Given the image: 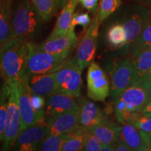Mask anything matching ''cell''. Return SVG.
<instances>
[{"mask_svg": "<svg viewBox=\"0 0 151 151\" xmlns=\"http://www.w3.org/2000/svg\"><path fill=\"white\" fill-rule=\"evenodd\" d=\"M79 106V125L85 129L91 130L105 119L102 111L93 101L84 100Z\"/></svg>", "mask_w": 151, "mask_h": 151, "instance_id": "ac0fdd59", "label": "cell"}, {"mask_svg": "<svg viewBox=\"0 0 151 151\" xmlns=\"http://www.w3.org/2000/svg\"><path fill=\"white\" fill-rule=\"evenodd\" d=\"M91 23L90 16L88 13H77L74 14L72 20V26L80 25L83 28L88 27Z\"/></svg>", "mask_w": 151, "mask_h": 151, "instance_id": "1f68e13d", "label": "cell"}, {"mask_svg": "<svg viewBox=\"0 0 151 151\" xmlns=\"http://www.w3.org/2000/svg\"><path fill=\"white\" fill-rule=\"evenodd\" d=\"M82 71L76 58H68L55 71L58 92L74 98L80 97L83 84Z\"/></svg>", "mask_w": 151, "mask_h": 151, "instance_id": "277c9868", "label": "cell"}, {"mask_svg": "<svg viewBox=\"0 0 151 151\" xmlns=\"http://www.w3.org/2000/svg\"><path fill=\"white\" fill-rule=\"evenodd\" d=\"M89 130L78 126L72 132L65 134L68 139L63 145L62 151H80L85 146L87 134Z\"/></svg>", "mask_w": 151, "mask_h": 151, "instance_id": "cb8c5ba5", "label": "cell"}, {"mask_svg": "<svg viewBox=\"0 0 151 151\" xmlns=\"http://www.w3.org/2000/svg\"><path fill=\"white\" fill-rule=\"evenodd\" d=\"M150 16V9L142 4L131 9L122 23L127 37L124 47L129 48L132 43L140 34Z\"/></svg>", "mask_w": 151, "mask_h": 151, "instance_id": "ba28073f", "label": "cell"}, {"mask_svg": "<svg viewBox=\"0 0 151 151\" xmlns=\"http://www.w3.org/2000/svg\"><path fill=\"white\" fill-rule=\"evenodd\" d=\"M120 129L121 126L104 119L90 131L99 139L102 144H112L118 139Z\"/></svg>", "mask_w": 151, "mask_h": 151, "instance_id": "ffe728a7", "label": "cell"}, {"mask_svg": "<svg viewBox=\"0 0 151 151\" xmlns=\"http://www.w3.org/2000/svg\"><path fill=\"white\" fill-rule=\"evenodd\" d=\"M142 4H144L147 6H151V0H140Z\"/></svg>", "mask_w": 151, "mask_h": 151, "instance_id": "f35d334b", "label": "cell"}, {"mask_svg": "<svg viewBox=\"0 0 151 151\" xmlns=\"http://www.w3.org/2000/svg\"><path fill=\"white\" fill-rule=\"evenodd\" d=\"M141 84L143 85L148 89L151 90V68L147 74L145 76L144 78L143 79Z\"/></svg>", "mask_w": 151, "mask_h": 151, "instance_id": "e575fe53", "label": "cell"}, {"mask_svg": "<svg viewBox=\"0 0 151 151\" xmlns=\"http://www.w3.org/2000/svg\"><path fill=\"white\" fill-rule=\"evenodd\" d=\"M141 113L146 115V116H151V100H150L148 103L145 106V107L141 111Z\"/></svg>", "mask_w": 151, "mask_h": 151, "instance_id": "d590c367", "label": "cell"}, {"mask_svg": "<svg viewBox=\"0 0 151 151\" xmlns=\"http://www.w3.org/2000/svg\"><path fill=\"white\" fill-rule=\"evenodd\" d=\"M110 95L115 98L131 85L133 67L131 60H122L114 65L111 73Z\"/></svg>", "mask_w": 151, "mask_h": 151, "instance_id": "8fae6325", "label": "cell"}, {"mask_svg": "<svg viewBox=\"0 0 151 151\" xmlns=\"http://www.w3.org/2000/svg\"><path fill=\"white\" fill-rule=\"evenodd\" d=\"M18 103L21 117L20 132L30 126L41 122L34 109L32 102V92L26 81L23 78L18 82Z\"/></svg>", "mask_w": 151, "mask_h": 151, "instance_id": "30bf717a", "label": "cell"}, {"mask_svg": "<svg viewBox=\"0 0 151 151\" xmlns=\"http://www.w3.org/2000/svg\"><path fill=\"white\" fill-rule=\"evenodd\" d=\"M49 134H65L72 132L79 125V110L71 111L48 118Z\"/></svg>", "mask_w": 151, "mask_h": 151, "instance_id": "2e32d148", "label": "cell"}, {"mask_svg": "<svg viewBox=\"0 0 151 151\" xmlns=\"http://www.w3.org/2000/svg\"><path fill=\"white\" fill-rule=\"evenodd\" d=\"M23 79L32 94L47 98L58 92L55 71L44 74L26 75Z\"/></svg>", "mask_w": 151, "mask_h": 151, "instance_id": "5bb4252c", "label": "cell"}, {"mask_svg": "<svg viewBox=\"0 0 151 151\" xmlns=\"http://www.w3.org/2000/svg\"><path fill=\"white\" fill-rule=\"evenodd\" d=\"M10 94V87L6 82L0 89V145L3 143L4 130L6 122L7 102Z\"/></svg>", "mask_w": 151, "mask_h": 151, "instance_id": "484cf974", "label": "cell"}, {"mask_svg": "<svg viewBox=\"0 0 151 151\" xmlns=\"http://www.w3.org/2000/svg\"><path fill=\"white\" fill-rule=\"evenodd\" d=\"M14 0H0V48L10 39Z\"/></svg>", "mask_w": 151, "mask_h": 151, "instance_id": "44dd1931", "label": "cell"}, {"mask_svg": "<svg viewBox=\"0 0 151 151\" xmlns=\"http://www.w3.org/2000/svg\"><path fill=\"white\" fill-rule=\"evenodd\" d=\"M29 42L11 38L0 48V72L9 86L25 76Z\"/></svg>", "mask_w": 151, "mask_h": 151, "instance_id": "6da1fadb", "label": "cell"}, {"mask_svg": "<svg viewBox=\"0 0 151 151\" xmlns=\"http://www.w3.org/2000/svg\"><path fill=\"white\" fill-rule=\"evenodd\" d=\"M43 22H48L55 14L57 8L55 0H31Z\"/></svg>", "mask_w": 151, "mask_h": 151, "instance_id": "d4e9b609", "label": "cell"}, {"mask_svg": "<svg viewBox=\"0 0 151 151\" xmlns=\"http://www.w3.org/2000/svg\"><path fill=\"white\" fill-rule=\"evenodd\" d=\"M126 32L122 24H116L109 28L107 33V39L113 48H122L126 43Z\"/></svg>", "mask_w": 151, "mask_h": 151, "instance_id": "83f0119b", "label": "cell"}, {"mask_svg": "<svg viewBox=\"0 0 151 151\" xmlns=\"http://www.w3.org/2000/svg\"><path fill=\"white\" fill-rule=\"evenodd\" d=\"M121 4V0H101L98 11L100 23L113 14L120 7Z\"/></svg>", "mask_w": 151, "mask_h": 151, "instance_id": "f1b7e54d", "label": "cell"}, {"mask_svg": "<svg viewBox=\"0 0 151 151\" xmlns=\"http://www.w3.org/2000/svg\"><path fill=\"white\" fill-rule=\"evenodd\" d=\"M47 98L46 116H48V118L80 109L79 105L75 101L74 97L62 92H58Z\"/></svg>", "mask_w": 151, "mask_h": 151, "instance_id": "9a60e30c", "label": "cell"}, {"mask_svg": "<svg viewBox=\"0 0 151 151\" xmlns=\"http://www.w3.org/2000/svg\"><path fill=\"white\" fill-rule=\"evenodd\" d=\"M115 143H112V144H102L101 145V149H100V151H113V150H114Z\"/></svg>", "mask_w": 151, "mask_h": 151, "instance_id": "8d00e7d4", "label": "cell"}, {"mask_svg": "<svg viewBox=\"0 0 151 151\" xmlns=\"http://www.w3.org/2000/svg\"><path fill=\"white\" fill-rule=\"evenodd\" d=\"M99 0H79V2L85 9L90 12H94L97 8Z\"/></svg>", "mask_w": 151, "mask_h": 151, "instance_id": "d6a6232c", "label": "cell"}, {"mask_svg": "<svg viewBox=\"0 0 151 151\" xmlns=\"http://www.w3.org/2000/svg\"><path fill=\"white\" fill-rule=\"evenodd\" d=\"M118 96L128 104L132 106L136 111L141 112L151 100V90L141 83H132Z\"/></svg>", "mask_w": 151, "mask_h": 151, "instance_id": "e0dca14e", "label": "cell"}, {"mask_svg": "<svg viewBox=\"0 0 151 151\" xmlns=\"http://www.w3.org/2000/svg\"><path fill=\"white\" fill-rule=\"evenodd\" d=\"M111 85L104 70L97 62H92L87 73L88 97L94 101H104L110 95Z\"/></svg>", "mask_w": 151, "mask_h": 151, "instance_id": "52a82bcc", "label": "cell"}, {"mask_svg": "<svg viewBox=\"0 0 151 151\" xmlns=\"http://www.w3.org/2000/svg\"><path fill=\"white\" fill-rule=\"evenodd\" d=\"M42 22L31 0H14L10 39L18 38L32 41L40 32Z\"/></svg>", "mask_w": 151, "mask_h": 151, "instance_id": "7a4b0ae2", "label": "cell"}, {"mask_svg": "<svg viewBox=\"0 0 151 151\" xmlns=\"http://www.w3.org/2000/svg\"><path fill=\"white\" fill-rule=\"evenodd\" d=\"M131 124L139 129L151 134V116H146L141 112H138Z\"/></svg>", "mask_w": 151, "mask_h": 151, "instance_id": "f546056e", "label": "cell"}, {"mask_svg": "<svg viewBox=\"0 0 151 151\" xmlns=\"http://www.w3.org/2000/svg\"><path fill=\"white\" fill-rule=\"evenodd\" d=\"M131 60L133 67V79L131 84L141 83L151 68V48L143 50Z\"/></svg>", "mask_w": 151, "mask_h": 151, "instance_id": "7402d4cb", "label": "cell"}, {"mask_svg": "<svg viewBox=\"0 0 151 151\" xmlns=\"http://www.w3.org/2000/svg\"><path fill=\"white\" fill-rule=\"evenodd\" d=\"M68 139L66 134H48L38 147L37 150L60 151Z\"/></svg>", "mask_w": 151, "mask_h": 151, "instance_id": "4316f807", "label": "cell"}, {"mask_svg": "<svg viewBox=\"0 0 151 151\" xmlns=\"http://www.w3.org/2000/svg\"><path fill=\"white\" fill-rule=\"evenodd\" d=\"M78 43V37L74 29L65 35L50 36L43 42L39 44V48L55 55H69Z\"/></svg>", "mask_w": 151, "mask_h": 151, "instance_id": "7c38bea8", "label": "cell"}, {"mask_svg": "<svg viewBox=\"0 0 151 151\" xmlns=\"http://www.w3.org/2000/svg\"><path fill=\"white\" fill-rule=\"evenodd\" d=\"M58 8H63L64 6L66 4L69 0H55Z\"/></svg>", "mask_w": 151, "mask_h": 151, "instance_id": "74e56055", "label": "cell"}, {"mask_svg": "<svg viewBox=\"0 0 151 151\" xmlns=\"http://www.w3.org/2000/svg\"><path fill=\"white\" fill-rule=\"evenodd\" d=\"M102 143L92 132L88 131L87 134L86 143L82 150L84 151H99Z\"/></svg>", "mask_w": 151, "mask_h": 151, "instance_id": "4dcf8cb0", "label": "cell"}, {"mask_svg": "<svg viewBox=\"0 0 151 151\" xmlns=\"http://www.w3.org/2000/svg\"><path fill=\"white\" fill-rule=\"evenodd\" d=\"M67 55H55L45 51L39 45L30 41L27 58L25 76L44 74L55 71L69 58Z\"/></svg>", "mask_w": 151, "mask_h": 151, "instance_id": "3957f363", "label": "cell"}, {"mask_svg": "<svg viewBox=\"0 0 151 151\" xmlns=\"http://www.w3.org/2000/svg\"><path fill=\"white\" fill-rule=\"evenodd\" d=\"M100 24L97 12L77 47L76 59L82 71L90 65L95 56Z\"/></svg>", "mask_w": 151, "mask_h": 151, "instance_id": "8992f818", "label": "cell"}, {"mask_svg": "<svg viewBox=\"0 0 151 151\" xmlns=\"http://www.w3.org/2000/svg\"><path fill=\"white\" fill-rule=\"evenodd\" d=\"M48 134L49 128L47 122L34 124L19 133L13 148L20 151L37 150L41 141Z\"/></svg>", "mask_w": 151, "mask_h": 151, "instance_id": "9c48e42d", "label": "cell"}, {"mask_svg": "<svg viewBox=\"0 0 151 151\" xmlns=\"http://www.w3.org/2000/svg\"><path fill=\"white\" fill-rule=\"evenodd\" d=\"M118 138L123 141L132 150H151V134L139 129L132 124H123Z\"/></svg>", "mask_w": 151, "mask_h": 151, "instance_id": "4fadbf2b", "label": "cell"}, {"mask_svg": "<svg viewBox=\"0 0 151 151\" xmlns=\"http://www.w3.org/2000/svg\"><path fill=\"white\" fill-rule=\"evenodd\" d=\"M114 150L116 151H132V149L129 146L118 138L115 143Z\"/></svg>", "mask_w": 151, "mask_h": 151, "instance_id": "836d02e7", "label": "cell"}, {"mask_svg": "<svg viewBox=\"0 0 151 151\" xmlns=\"http://www.w3.org/2000/svg\"><path fill=\"white\" fill-rule=\"evenodd\" d=\"M10 94L7 102L6 122L2 143L3 150H11L14 148L15 141L20 133L21 117L18 103V83L11 84Z\"/></svg>", "mask_w": 151, "mask_h": 151, "instance_id": "5b68a950", "label": "cell"}, {"mask_svg": "<svg viewBox=\"0 0 151 151\" xmlns=\"http://www.w3.org/2000/svg\"><path fill=\"white\" fill-rule=\"evenodd\" d=\"M150 48H151V17L128 49L131 58H134L143 50Z\"/></svg>", "mask_w": 151, "mask_h": 151, "instance_id": "603a6c76", "label": "cell"}, {"mask_svg": "<svg viewBox=\"0 0 151 151\" xmlns=\"http://www.w3.org/2000/svg\"><path fill=\"white\" fill-rule=\"evenodd\" d=\"M79 0H69L64 6L50 36L65 35L74 27L72 26V20L74 11Z\"/></svg>", "mask_w": 151, "mask_h": 151, "instance_id": "d6986e66", "label": "cell"}]
</instances>
